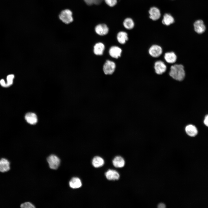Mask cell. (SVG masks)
<instances>
[{
    "label": "cell",
    "mask_w": 208,
    "mask_h": 208,
    "mask_svg": "<svg viewBox=\"0 0 208 208\" xmlns=\"http://www.w3.org/2000/svg\"><path fill=\"white\" fill-rule=\"evenodd\" d=\"M169 74L170 77L175 80L183 81L185 75L184 66L181 64H175L172 65Z\"/></svg>",
    "instance_id": "1"
},
{
    "label": "cell",
    "mask_w": 208,
    "mask_h": 208,
    "mask_svg": "<svg viewBox=\"0 0 208 208\" xmlns=\"http://www.w3.org/2000/svg\"><path fill=\"white\" fill-rule=\"evenodd\" d=\"M72 13L69 9H65L62 11L59 15L60 19L66 24H68L73 21Z\"/></svg>",
    "instance_id": "2"
},
{
    "label": "cell",
    "mask_w": 208,
    "mask_h": 208,
    "mask_svg": "<svg viewBox=\"0 0 208 208\" xmlns=\"http://www.w3.org/2000/svg\"><path fill=\"white\" fill-rule=\"evenodd\" d=\"M163 51L162 47L157 44L152 45L149 48L148 53L152 57L157 58L161 56Z\"/></svg>",
    "instance_id": "3"
},
{
    "label": "cell",
    "mask_w": 208,
    "mask_h": 208,
    "mask_svg": "<svg viewBox=\"0 0 208 208\" xmlns=\"http://www.w3.org/2000/svg\"><path fill=\"white\" fill-rule=\"evenodd\" d=\"M47 160L50 168L52 169L56 170L57 169L60 164V159L54 155L49 156L47 157Z\"/></svg>",
    "instance_id": "4"
},
{
    "label": "cell",
    "mask_w": 208,
    "mask_h": 208,
    "mask_svg": "<svg viewBox=\"0 0 208 208\" xmlns=\"http://www.w3.org/2000/svg\"><path fill=\"white\" fill-rule=\"evenodd\" d=\"M154 68L156 74L161 75L166 72L167 67L164 62L159 60L156 61L154 63Z\"/></svg>",
    "instance_id": "5"
},
{
    "label": "cell",
    "mask_w": 208,
    "mask_h": 208,
    "mask_svg": "<svg viewBox=\"0 0 208 208\" xmlns=\"http://www.w3.org/2000/svg\"><path fill=\"white\" fill-rule=\"evenodd\" d=\"M116 67V64L114 62L107 60L103 66V70L105 75H111L114 72Z\"/></svg>",
    "instance_id": "6"
},
{
    "label": "cell",
    "mask_w": 208,
    "mask_h": 208,
    "mask_svg": "<svg viewBox=\"0 0 208 208\" xmlns=\"http://www.w3.org/2000/svg\"><path fill=\"white\" fill-rule=\"evenodd\" d=\"M149 18L153 21L159 19L161 16V13L159 9L155 6L152 7L148 11Z\"/></svg>",
    "instance_id": "7"
},
{
    "label": "cell",
    "mask_w": 208,
    "mask_h": 208,
    "mask_svg": "<svg viewBox=\"0 0 208 208\" xmlns=\"http://www.w3.org/2000/svg\"><path fill=\"white\" fill-rule=\"evenodd\" d=\"M10 163L8 159L5 157L0 159V172H7L10 170Z\"/></svg>",
    "instance_id": "8"
},
{
    "label": "cell",
    "mask_w": 208,
    "mask_h": 208,
    "mask_svg": "<svg viewBox=\"0 0 208 208\" xmlns=\"http://www.w3.org/2000/svg\"><path fill=\"white\" fill-rule=\"evenodd\" d=\"M177 56L173 51L167 52L165 53L164 55V58L167 63L170 64L174 63L177 60Z\"/></svg>",
    "instance_id": "9"
},
{
    "label": "cell",
    "mask_w": 208,
    "mask_h": 208,
    "mask_svg": "<svg viewBox=\"0 0 208 208\" xmlns=\"http://www.w3.org/2000/svg\"><path fill=\"white\" fill-rule=\"evenodd\" d=\"M106 178L109 180L115 181L118 180L120 176L119 173L116 170L109 169L105 173Z\"/></svg>",
    "instance_id": "10"
},
{
    "label": "cell",
    "mask_w": 208,
    "mask_h": 208,
    "mask_svg": "<svg viewBox=\"0 0 208 208\" xmlns=\"http://www.w3.org/2000/svg\"><path fill=\"white\" fill-rule=\"evenodd\" d=\"M194 26L195 31L198 34L203 33L206 29L203 22L201 20L196 21L194 23Z\"/></svg>",
    "instance_id": "11"
},
{
    "label": "cell",
    "mask_w": 208,
    "mask_h": 208,
    "mask_svg": "<svg viewBox=\"0 0 208 208\" xmlns=\"http://www.w3.org/2000/svg\"><path fill=\"white\" fill-rule=\"evenodd\" d=\"M122 50L120 47L116 46H113L109 50V54L113 58L117 59L120 57Z\"/></svg>",
    "instance_id": "12"
},
{
    "label": "cell",
    "mask_w": 208,
    "mask_h": 208,
    "mask_svg": "<svg viewBox=\"0 0 208 208\" xmlns=\"http://www.w3.org/2000/svg\"><path fill=\"white\" fill-rule=\"evenodd\" d=\"M96 32L100 36L106 35L108 32L109 29L105 24H100L96 25L95 29Z\"/></svg>",
    "instance_id": "13"
},
{
    "label": "cell",
    "mask_w": 208,
    "mask_h": 208,
    "mask_svg": "<svg viewBox=\"0 0 208 208\" xmlns=\"http://www.w3.org/2000/svg\"><path fill=\"white\" fill-rule=\"evenodd\" d=\"M185 130L186 133L191 137H194L198 133V130L196 127L192 124L186 125L185 127Z\"/></svg>",
    "instance_id": "14"
},
{
    "label": "cell",
    "mask_w": 208,
    "mask_h": 208,
    "mask_svg": "<svg viewBox=\"0 0 208 208\" xmlns=\"http://www.w3.org/2000/svg\"><path fill=\"white\" fill-rule=\"evenodd\" d=\"M161 22L164 25L168 26L174 23V19L171 14L166 13L164 14Z\"/></svg>",
    "instance_id": "15"
},
{
    "label": "cell",
    "mask_w": 208,
    "mask_h": 208,
    "mask_svg": "<svg viewBox=\"0 0 208 208\" xmlns=\"http://www.w3.org/2000/svg\"><path fill=\"white\" fill-rule=\"evenodd\" d=\"M114 166L117 168H121L125 165V162L123 158L120 156L115 157L112 160Z\"/></svg>",
    "instance_id": "16"
},
{
    "label": "cell",
    "mask_w": 208,
    "mask_h": 208,
    "mask_svg": "<svg viewBox=\"0 0 208 208\" xmlns=\"http://www.w3.org/2000/svg\"><path fill=\"white\" fill-rule=\"evenodd\" d=\"M105 49V46L101 42L97 43L94 46V53L96 55H102L103 54Z\"/></svg>",
    "instance_id": "17"
},
{
    "label": "cell",
    "mask_w": 208,
    "mask_h": 208,
    "mask_svg": "<svg viewBox=\"0 0 208 208\" xmlns=\"http://www.w3.org/2000/svg\"><path fill=\"white\" fill-rule=\"evenodd\" d=\"M25 118L28 123L31 125L36 124L38 120L36 115L35 114L31 112L26 114L25 116Z\"/></svg>",
    "instance_id": "18"
},
{
    "label": "cell",
    "mask_w": 208,
    "mask_h": 208,
    "mask_svg": "<svg viewBox=\"0 0 208 208\" xmlns=\"http://www.w3.org/2000/svg\"><path fill=\"white\" fill-rule=\"evenodd\" d=\"M82 185L81 180L77 177L72 178L69 182L70 187L73 189L79 188Z\"/></svg>",
    "instance_id": "19"
},
{
    "label": "cell",
    "mask_w": 208,
    "mask_h": 208,
    "mask_svg": "<svg viewBox=\"0 0 208 208\" xmlns=\"http://www.w3.org/2000/svg\"><path fill=\"white\" fill-rule=\"evenodd\" d=\"M92 164L95 168H98L103 166L104 164V159L99 156H95L93 158Z\"/></svg>",
    "instance_id": "20"
},
{
    "label": "cell",
    "mask_w": 208,
    "mask_h": 208,
    "mask_svg": "<svg viewBox=\"0 0 208 208\" xmlns=\"http://www.w3.org/2000/svg\"><path fill=\"white\" fill-rule=\"evenodd\" d=\"M117 38L118 42L122 44H125L128 40L127 33L124 31H120L117 35Z\"/></svg>",
    "instance_id": "21"
},
{
    "label": "cell",
    "mask_w": 208,
    "mask_h": 208,
    "mask_svg": "<svg viewBox=\"0 0 208 208\" xmlns=\"http://www.w3.org/2000/svg\"><path fill=\"white\" fill-rule=\"evenodd\" d=\"M123 24L125 28L128 29H132L134 26L133 21L129 18H127L124 20Z\"/></svg>",
    "instance_id": "22"
},
{
    "label": "cell",
    "mask_w": 208,
    "mask_h": 208,
    "mask_svg": "<svg viewBox=\"0 0 208 208\" xmlns=\"http://www.w3.org/2000/svg\"><path fill=\"white\" fill-rule=\"evenodd\" d=\"M14 78V75L13 74H10L7 76V82L6 83V87H9L12 84Z\"/></svg>",
    "instance_id": "23"
},
{
    "label": "cell",
    "mask_w": 208,
    "mask_h": 208,
    "mask_svg": "<svg viewBox=\"0 0 208 208\" xmlns=\"http://www.w3.org/2000/svg\"><path fill=\"white\" fill-rule=\"evenodd\" d=\"M103 0H84L85 3L88 5L93 4L98 5L101 3Z\"/></svg>",
    "instance_id": "24"
},
{
    "label": "cell",
    "mask_w": 208,
    "mask_h": 208,
    "mask_svg": "<svg viewBox=\"0 0 208 208\" xmlns=\"http://www.w3.org/2000/svg\"><path fill=\"white\" fill-rule=\"evenodd\" d=\"M20 207L21 208H34V206L29 202H25L21 204Z\"/></svg>",
    "instance_id": "25"
},
{
    "label": "cell",
    "mask_w": 208,
    "mask_h": 208,
    "mask_svg": "<svg viewBox=\"0 0 208 208\" xmlns=\"http://www.w3.org/2000/svg\"><path fill=\"white\" fill-rule=\"evenodd\" d=\"M106 3L110 7H113L116 5L117 0H105Z\"/></svg>",
    "instance_id": "26"
},
{
    "label": "cell",
    "mask_w": 208,
    "mask_h": 208,
    "mask_svg": "<svg viewBox=\"0 0 208 208\" xmlns=\"http://www.w3.org/2000/svg\"><path fill=\"white\" fill-rule=\"evenodd\" d=\"M0 84L3 87H6V82L3 79H1L0 80Z\"/></svg>",
    "instance_id": "27"
},
{
    "label": "cell",
    "mask_w": 208,
    "mask_h": 208,
    "mask_svg": "<svg viewBox=\"0 0 208 208\" xmlns=\"http://www.w3.org/2000/svg\"><path fill=\"white\" fill-rule=\"evenodd\" d=\"M204 122L205 125L208 127V115L205 116Z\"/></svg>",
    "instance_id": "28"
},
{
    "label": "cell",
    "mask_w": 208,
    "mask_h": 208,
    "mask_svg": "<svg viewBox=\"0 0 208 208\" xmlns=\"http://www.w3.org/2000/svg\"><path fill=\"white\" fill-rule=\"evenodd\" d=\"M158 207L159 208H165L166 205L163 203H160L158 205Z\"/></svg>",
    "instance_id": "29"
}]
</instances>
